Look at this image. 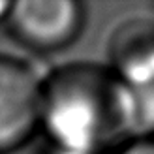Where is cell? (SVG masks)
<instances>
[{"label":"cell","instance_id":"cell-1","mask_svg":"<svg viewBox=\"0 0 154 154\" xmlns=\"http://www.w3.org/2000/svg\"><path fill=\"white\" fill-rule=\"evenodd\" d=\"M38 130L49 147L105 154L135 135L134 105L105 64H62L42 77Z\"/></svg>","mask_w":154,"mask_h":154},{"label":"cell","instance_id":"cell-4","mask_svg":"<svg viewBox=\"0 0 154 154\" xmlns=\"http://www.w3.org/2000/svg\"><path fill=\"white\" fill-rule=\"evenodd\" d=\"M40 85L30 64L0 55V154L21 149L38 132Z\"/></svg>","mask_w":154,"mask_h":154},{"label":"cell","instance_id":"cell-6","mask_svg":"<svg viewBox=\"0 0 154 154\" xmlns=\"http://www.w3.org/2000/svg\"><path fill=\"white\" fill-rule=\"evenodd\" d=\"M10 6H11V2H8V0H0V23L6 21V15H8Z\"/></svg>","mask_w":154,"mask_h":154},{"label":"cell","instance_id":"cell-3","mask_svg":"<svg viewBox=\"0 0 154 154\" xmlns=\"http://www.w3.org/2000/svg\"><path fill=\"white\" fill-rule=\"evenodd\" d=\"M4 23L23 47L34 53H57L79 38L85 8L77 0H17L11 2Z\"/></svg>","mask_w":154,"mask_h":154},{"label":"cell","instance_id":"cell-7","mask_svg":"<svg viewBox=\"0 0 154 154\" xmlns=\"http://www.w3.org/2000/svg\"><path fill=\"white\" fill-rule=\"evenodd\" d=\"M45 154H90V152H73V150H62V149L49 147L47 150H45Z\"/></svg>","mask_w":154,"mask_h":154},{"label":"cell","instance_id":"cell-2","mask_svg":"<svg viewBox=\"0 0 154 154\" xmlns=\"http://www.w3.org/2000/svg\"><path fill=\"white\" fill-rule=\"evenodd\" d=\"M105 66L130 94L135 135L154 134V19L139 15L119 23L107 38Z\"/></svg>","mask_w":154,"mask_h":154},{"label":"cell","instance_id":"cell-5","mask_svg":"<svg viewBox=\"0 0 154 154\" xmlns=\"http://www.w3.org/2000/svg\"><path fill=\"white\" fill-rule=\"evenodd\" d=\"M115 154H154V134L130 137L115 149Z\"/></svg>","mask_w":154,"mask_h":154}]
</instances>
